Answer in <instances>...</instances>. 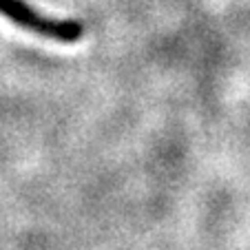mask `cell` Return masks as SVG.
Here are the masks:
<instances>
[{
    "instance_id": "1",
    "label": "cell",
    "mask_w": 250,
    "mask_h": 250,
    "mask_svg": "<svg viewBox=\"0 0 250 250\" xmlns=\"http://www.w3.org/2000/svg\"><path fill=\"white\" fill-rule=\"evenodd\" d=\"M0 16H5L9 22H14L24 31L62 44L78 42L84 36V24L80 20L49 18L36 11L31 5H27L24 0H0Z\"/></svg>"
}]
</instances>
